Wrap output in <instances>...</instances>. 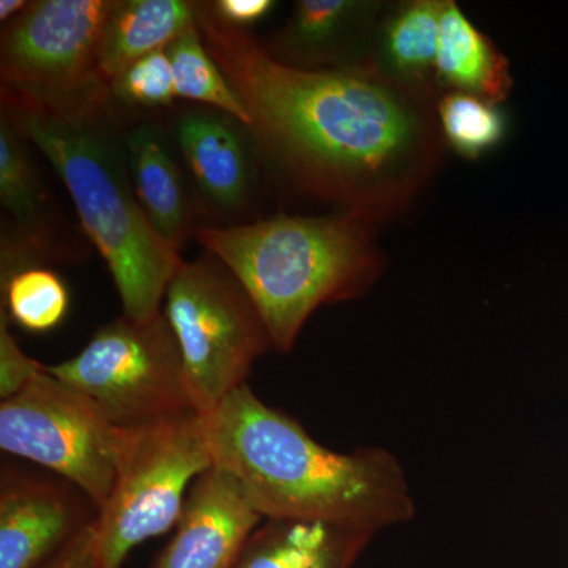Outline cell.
<instances>
[{"mask_svg": "<svg viewBox=\"0 0 568 568\" xmlns=\"http://www.w3.org/2000/svg\"><path fill=\"white\" fill-rule=\"evenodd\" d=\"M29 6L31 2H26V0H2L0 2V22L3 26L9 24L14 18L20 17Z\"/></svg>", "mask_w": 568, "mask_h": 568, "instance_id": "27", "label": "cell"}, {"mask_svg": "<svg viewBox=\"0 0 568 568\" xmlns=\"http://www.w3.org/2000/svg\"><path fill=\"white\" fill-rule=\"evenodd\" d=\"M446 2L414 0L396 9L379 36L381 70L410 88L428 91L436 73L440 21Z\"/></svg>", "mask_w": 568, "mask_h": 568, "instance_id": "19", "label": "cell"}, {"mask_svg": "<svg viewBox=\"0 0 568 568\" xmlns=\"http://www.w3.org/2000/svg\"><path fill=\"white\" fill-rule=\"evenodd\" d=\"M112 99L141 108L170 106L178 99L173 65L166 50L134 62L111 84Z\"/></svg>", "mask_w": 568, "mask_h": 568, "instance_id": "23", "label": "cell"}, {"mask_svg": "<svg viewBox=\"0 0 568 568\" xmlns=\"http://www.w3.org/2000/svg\"><path fill=\"white\" fill-rule=\"evenodd\" d=\"M205 48L248 112L253 149L310 196L375 223L409 200L436 162L428 95L375 62L302 70L275 61L248 29L196 2Z\"/></svg>", "mask_w": 568, "mask_h": 568, "instance_id": "1", "label": "cell"}, {"mask_svg": "<svg viewBox=\"0 0 568 568\" xmlns=\"http://www.w3.org/2000/svg\"><path fill=\"white\" fill-rule=\"evenodd\" d=\"M205 3L216 20L237 29H248L264 20L275 7L272 0H213Z\"/></svg>", "mask_w": 568, "mask_h": 568, "instance_id": "25", "label": "cell"}, {"mask_svg": "<svg viewBox=\"0 0 568 568\" xmlns=\"http://www.w3.org/2000/svg\"><path fill=\"white\" fill-rule=\"evenodd\" d=\"M0 312L24 331L47 334L65 320L70 293L50 267H31L0 284Z\"/></svg>", "mask_w": 568, "mask_h": 568, "instance_id": "21", "label": "cell"}, {"mask_svg": "<svg viewBox=\"0 0 568 568\" xmlns=\"http://www.w3.org/2000/svg\"><path fill=\"white\" fill-rule=\"evenodd\" d=\"M48 373L82 392L119 428L197 413L178 339L164 313L102 325L81 353Z\"/></svg>", "mask_w": 568, "mask_h": 568, "instance_id": "7", "label": "cell"}, {"mask_svg": "<svg viewBox=\"0 0 568 568\" xmlns=\"http://www.w3.org/2000/svg\"><path fill=\"white\" fill-rule=\"evenodd\" d=\"M100 508L50 470L2 463L0 568H40L95 525Z\"/></svg>", "mask_w": 568, "mask_h": 568, "instance_id": "10", "label": "cell"}, {"mask_svg": "<svg viewBox=\"0 0 568 568\" xmlns=\"http://www.w3.org/2000/svg\"><path fill=\"white\" fill-rule=\"evenodd\" d=\"M213 465L233 474L265 518L377 530L416 514L403 466L384 448L338 454L257 398L248 384L203 416Z\"/></svg>", "mask_w": 568, "mask_h": 568, "instance_id": "2", "label": "cell"}, {"mask_svg": "<svg viewBox=\"0 0 568 568\" xmlns=\"http://www.w3.org/2000/svg\"><path fill=\"white\" fill-rule=\"evenodd\" d=\"M175 134L205 200L220 211H242L252 196L254 175V149L245 126L223 112L185 111Z\"/></svg>", "mask_w": 568, "mask_h": 568, "instance_id": "13", "label": "cell"}, {"mask_svg": "<svg viewBox=\"0 0 568 568\" xmlns=\"http://www.w3.org/2000/svg\"><path fill=\"white\" fill-rule=\"evenodd\" d=\"M435 80L452 92L493 104L504 102L514 84L503 52L450 0L440 21Z\"/></svg>", "mask_w": 568, "mask_h": 568, "instance_id": "18", "label": "cell"}, {"mask_svg": "<svg viewBox=\"0 0 568 568\" xmlns=\"http://www.w3.org/2000/svg\"><path fill=\"white\" fill-rule=\"evenodd\" d=\"M123 141L142 211L155 233L181 253L200 227L194 224L192 197L166 138L153 123H141L123 134Z\"/></svg>", "mask_w": 568, "mask_h": 568, "instance_id": "16", "label": "cell"}, {"mask_svg": "<svg viewBox=\"0 0 568 568\" xmlns=\"http://www.w3.org/2000/svg\"><path fill=\"white\" fill-rule=\"evenodd\" d=\"M375 534L334 523L265 518L233 568H353Z\"/></svg>", "mask_w": 568, "mask_h": 568, "instance_id": "15", "label": "cell"}, {"mask_svg": "<svg viewBox=\"0 0 568 568\" xmlns=\"http://www.w3.org/2000/svg\"><path fill=\"white\" fill-rule=\"evenodd\" d=\"M197 414L207 416L246 384L254 362L274 349L263 316L215 256L182 261L164 295Z\"/></svg>", "mask_w": 568, "mask_h": 568, "instance_id": "6", "label": "cell"}, {"mask_svg": "<svg viewBox=\"0 0 568 568\" xmlns=\"http://www.w3.org/2000/svg\"><path fill=\"white\" fill-rule=\"evenodd\" d=\"M9 316L0 312V402L20 394L47 365L22 353L9 327Z\"/></svg>", "mask_w": 568, "mask_h": 568, "instance_id": "24", "label": "cell"}, {"mask_svg": "<svg viewBox=\"0 0 568 568\" xmlns=\"http://www.w3.org/2000/svg\"><path fill=\"white\" fill-rule=\"evenodd\" d=\"M112 0H36L0 33L2 92L65 112L110 110L99 47Z\"/></svg>", "mask_w": 568, "mask_h": 568, "instance_id": "8", "label": "cell"}, {"mask_svg": "<svg viewBox=\"0 0 568 568\" xmlns=\"http://www.w3.org/2000/svg\"><path fill=\"white\" fill-rule=\"evenodd\" d=\"M379 7L358 0H298L290 20L265 51L284 65L302 70L345 69L375 20Z\"/></svg>", "mask_w": 568, "mask_h": 568, "instance_id": "14", "label": "cell"}, {"mask_svg": "<svg viewBox=\"0 0 568 568\" xmlns=\"http://www.w3.org/2000/svg\"><path fill=\"white\" fill-rule=\"evenodd\" d=\"M439 129L458 155L477 160L503 141L506 118L497 104L467 93L448 92L437 104Z\"/></svg>", "mask_w": 568, "mask_h": 568, "instance_id": "22", "label": "cell"}, {"mask_svg": "<svg viewBox=\"0 0 568 568\" xmlns=\"http://www.w3.org/2000/svg\"><path fill=\"white\" fill-rule=\"evenodd\" d=\"M196 26V2L112 0L99 47V70L110 85L134 62L168 50Z\"/></svg>", "mask_w": 568, "mask_h": 568, "instance_id": "17", "label": "cell"}, {"mask_svg": "<svg viewBox=\"0 0 568 568\" xmlns=\"http://www.w3.org/2000/svg\"><path fill=\"white\" fill-rule=\"evenodd\" d=\"M166 52L173 65L178 99L213 108L241 122L246 129L248 112L205 48L197 24L171 43Z\"/></svg>", "mask_w": 568, "mask_h": 568, "instance_id": "20", "label": "cell"}, {"mask_svg": "<svg viewBox=\"0 0 568 568\" xmlns=\"http://www.w3.org/2000/svg\"><path fill=\"white\" fill-rule=\"evenodd\" d=\"M213 466L201 414L121 428L114 485L97 519L100 568H122L133 548L175 528L194 480Z\"/></svg>", "mask_w": 568, "mask_h": 568, "instance_id": "5", "label": "cell"}, {"mask_svg": "<svg viewBox=\"0 0 568 568\" xmlns=\"http://www.w3.org/2000/svg\"><path fill=\"white\" fill-rule=\"evenodd\" d=\"M2 114L36 145L69 190L85 234L106 261L122 315L152 320L182 263L134 193L125 141L111 112H65L2 92Z\"/></svg>", "mask_w": 568, "mask_h": 568, "instance_id": "3", "label": "cell"}, {"mask_svg": "<svg viewBox=\"0 0 568 568\" xmlns=\"http://www.w3.org/2000/svg\"><path fill=\"white\" fill-rule=\"evenodd\" d=\"M372 222L353 215H278L194 234L237 278L263 316L272 345L290 353L320 306L358 297L375 283L381 257Z\"/></svg>", "mask_w": 568, "mask_h": 568, "instance_id": "4", "label": "cell"}, {"mask_svg": "<svg viewBox=\"0 0 568 568\" xmlns=\"http://www.w3.org/2000/svg\"><path fill=\"white\" fill-rule=\"evenodd\" d=\"M263 521L241 481L213 466L194 480L174 536L153 568H233Z\"/></svg>", "mask_w": 568, "mask_h": 568, "instance_id": "12", "label": "cell"}, {"mask_svg": "<svg viewBox=\"0 0 568 568\" xmlns=\"http://www.w3.org/2000/svg\"><path fill=\"white\" fill-rule=\"evenodd\" d=\"M40 568H100L97 523Z\"/></svg>", "mask_w": 568, "mask_h": 568, "instance_id": "26", "label": "cell"}, {"mask_svg": "<svg viewBox=\"0 0 568 568\" xmlns=\"http://www.w3.org/2000/svg\"><path fill=\"white\" fill-rule=\"evenodd\" d=\"M121 428L89 396L44 368L0 402V448L82 489L102 508L115 477Z\"/></svg>", "mask_w": 568, "mask_h": 568, "instance_id": "9", "label": "cell"}, {"mask_svg": "<svg viewBox=\"0 0 568 568\" xmlns=\"http://www.w3.org/2000/svg\"><path fill=\"white\" fill-rule=\"evenodd\" d=\"M0 284L31 267L78 260L63 246L47 189L29 152L28 140L0 115Z\"/></svg>", "mask_w": 568, "mask_h": 568, "instance_id": "11", "label": "cell"}]
</instances>
